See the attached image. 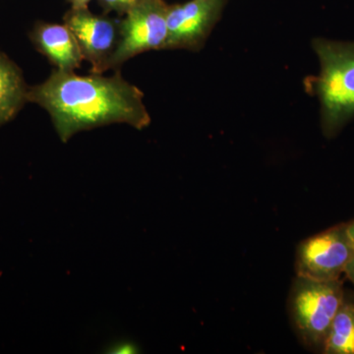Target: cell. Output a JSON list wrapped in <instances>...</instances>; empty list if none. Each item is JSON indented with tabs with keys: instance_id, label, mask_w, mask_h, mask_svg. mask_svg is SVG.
Returning a JSON list of instances; mask_svg holds the SVG:
<instances>
[{
	"instance_id": "obj_1",
	"label": "cell",
	"mask_w": 354,
	"mask_h": 354,
	"mask_svg": "<svg viewBox=\"0 0 354 354\" xmlns=\"http://www.w3.org/2000/svg\"><path fill=\"white\" fill-rule=\"evenodd\" d=\"M28 102L48 111L62 142L77 133L114 123L138 130L151 123L143 92L123 79L120 70L109 77L53 70L43 83L29 87Z\"/></svg>"
},
{
	"instance_id": "obj_2",
	"label": "cell",
	"mask_w": 354,
	"mask_h": 354,
	"mask_svg": "<svg viewBox=\"0 0 354 354\" xmlns=\"http://www.w3.org/2000/svg\"><path fill=\"white\" fill-rule=\"evenodd\" d=\"M312 44L321 70L305 81L306 90L320 102L324 135L334 138L354 118V41L318 38Z\"/></svg>"
},
{
	"instance_id": "obj_3",
	"label": "cell",
	"mask_w": 354,
	"mask_h": 354,
	"mask_svg": "<svg viewBox=\"0 0 354 354\" xmlns=\"http://www.w3.org/2000/svg\"><path fill=\"white\" fill-rule=\"evenodd\" d=\"M344 283L297 277L288 299L293 329L305 348L323 353L330 326L344 298Z\"/></svg>"
},
{
	"instance_id": "obj_4",
	"label": "cell",
	"mask_w": 354,
	"mask_h": 354,
	"mask_svg": "<svg viewBox=\"0 0 354 354\" xmlns=\"http://www.w3.org/2000/svg\"><path fill=\"white\" fill-rule=\"evenodd\" d=\"M351 255L348 223H339L305 239L297 248L295 272L299 278L339 281Z\"/></svg>"
},
{
	"instance_id": "obj_5",
	"label": "cell",
	"mask_w": 354,
	"mask_h": 354,
	"mask_svg": "<svg viewBox=\"0 0 354 354\" xmlns=\"http://www.w3.org/2000/svg\"><path fill=\"white\" fill-rule=\"evenodd\" d=\"M164 0H144L120 19V41L111 60V69L140 53L165 50L167 39V12Z\"/></svg>"
},
{
	"instance_id": "obj_6",
	"label": "cell",
	"mask_w": 354,
	"mask_h": 354,
	"mask_svg": "<svg viewBox=\"0 0 354 354\" xmlns=\"http://www.w3.org/2000/svg\"><path fill=\"white\" fill-rule=\"evenodd\" d=\"M64 23L73 32L84 59L91 64L90 73L102 74L111 69L120 41V19L95 15L88 8H70Z\"/></svg>"
},
{
	"instance_id": "obj_7",
	"label": "cell",
	"mask_w": 354,
	"mask_h": 354,
	"mask_svg": "<svg viewBox=\"0 0 354 354\" xmlns=\"http://www.w3.org/2000/svg\"><path fill=\"white\" fill-rule=\"evenodd\" d=\"M227 0H189L167 6L165 50H202Z\"/></svg>"
},
{
	"instance_id": "obj_8",
	"label": "cell",
	"mask_w": 354,
	"mask_h": 354,
	"mask_svg": "<svg viewBox=\"0 0 354 354\" xmlns=\"http://www.w3.org/2000/svg\"><path fill=\"white\" fill-rule=\"evenodd\" d=\"M29 38L35 48L48 58L55 69L75 71L84 60L73 32L64 24L37 22Z\"/></svg>"
},
{
	"instance_id": "obj_9",
	"label": "cell",
	"mask_w": 354,
	"mask_h": 354,
	"mask_svg": "<svg viewBox=\"0 0 354 354\" xmlns=\"http://www.w3.org/2000/svg\"><path fill=\"white\" fill-rule=\"evenodd\" d=\"M28 92L22 70L0 51V125L13 120L29 102Z\"/></svg>"
},
{
	"instance_id": "obj_10",
	"label": "cell",
	"mask_w": 354,
	"mask_h": 354,
	"mask_svg": "<svg viewBox=\"0 0 354 354\" xmlns=\"http://www.w3.org/2000/svg\"><path fill=\"white\" fill-rule=\"evenodd\" d=\"M325 354H354V291L344 290L324 346Z\"/></svg>"
},
{
	"instance_id": "obj_11",
	"label": "cell",
	"mask_w": 354,
	"mask_h": 354,
	"mask_svg": "<svg viewBox=\"0 0 354 354\" xmlns=\"http://www.w3.org/2000/svg\"><path fill=\"white\" fill-rule=\"evenodd\" d=\"M104 12H115L118 15L124 16L144 0H97Z\"/></svg>"
},
{
	"instance_id": "obj_12",
	"label": "cell",
	"mask_w": 354,
	"mask_h": 354,
	"mask_svg": "<svg viewBox=\"0 0 354 354\" xmlns=\"http://www.w3.org/2000/svg\"><path fill=\"white\" fill-rule=\"evenodd\" d=\"M348 232L351 239V255L344 274L354 286V220L348 223Z\"/></svg>"
},
{
	"instance_id": "obj_13",
	"label": "cell",
	"mask_w": 354,
	"mask_h": 354,
	"mask_svg": "<svg viewBox=\"0 0 354 354\" xmlns=\"http://www.w3.org/2000/svg\"><path fill=\"white\" fill-rule=\"evenodd\" d=\"M71 8H88V3L92 0H67Z\"/></svg>"
}]
</instances>
